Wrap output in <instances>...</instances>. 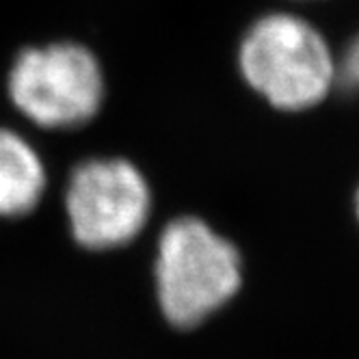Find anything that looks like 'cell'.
Listing matches in <instances>:
<instances>
[{"label":"cell","mask_w":359,"mask_h":359,"mask_svg":"<svg viewBox=\"0 0 359 359\" xmlns=\"http://www.w3.org/2000/svg\"><path fill=\"white\" fill-rule=\"evenodd\" d=\"M7 97L41 130L69 133L100 115L107 100V74L85 43L65 39L27 46L7 72Z\"/></svg>","instance_id":"cell-3"},{"label":"cell","mask_w":359,"mask_h":359,"mask_svg":"<svg viewBox=\"0 0 359 359\" xmlns=\"http://www.w3.org/2000/svg\"><path fill=\"white\" fill-rule=\"evenodd\" d=\"M338 83L359 89V35L353 37L338 59Z\"/></svg>","instance_id":"cell-6"},{"label":"cell","mask_w":359,"mask_h":359,"mask_svg":"<svg viewBox=\"0 0 359 359\" xmlns=\"http://www.w3.org/2000/svg\"><path fill=\"white\" fill-rule=\"evenodd\" d=\"M247 87L284 113L318 107L338 83V59L323 33L294 13H266L238 43Z\"/></svg>","instance_id":"cell-2"},{"label":"cell","mask_w":359,"mask_h":359,"mask_svg":"<svg viewBox=\"0 0 359 359\" xmlns=\"http://www.w3.org/2000/svg\"><path fill=\"white\" fill-rule=\"evenodd\" d=\"M154 195L143 169L126 156L85 158L69 171L63 210L69 236L91 253L133 245L151 219Z\"/></svg>","instance_id":"cell-4"},{"label":"cell","mask_w":359,"mask_h":359,"mask_svg":"<svg viewBox=\"0 0 359 359\" xmlns=\"http://www.w3.org/2000/svg\"><path fill=\"white\" fill-rule=\"evenodd\" d=\"M355 217H357V221H359V189H357V193H355Z\"/></svg>","instance_id":"cell-7"},{"label":"cell","mask_w":359,"mask_h":359,"mask_svg":"<svg viewBox=\"0 0 359 359\" xmlns=\"http://www.w3.org/2000/svg\"><path fill=\"white\" fill-rule=\"evenodd\" d=\"M46 189L48 171L37 147L22 133L0 126V221L31 215Z\"/></svg>","instance_id":"cell-5"},{"label":"cell","mask_w":359,"mask_h":359,"mask_svg":"<svg viewBox=\"0 0 359 359\" xmlns=\"http://www.w3.org/2000/svg\"><path fill=\"white\" fill-rule=\"evenodd\" d=\"M151 277L165 323L189 331L210 320L241 292L243 255L201 217H175L158 236Z\"/></svg>","instance_id":"cell-1"}]
</instances>
